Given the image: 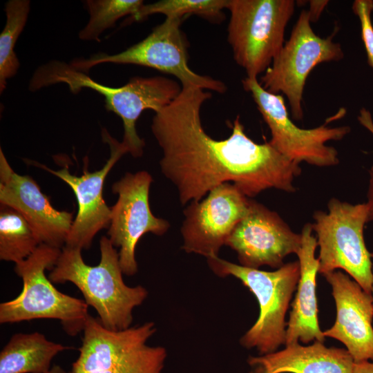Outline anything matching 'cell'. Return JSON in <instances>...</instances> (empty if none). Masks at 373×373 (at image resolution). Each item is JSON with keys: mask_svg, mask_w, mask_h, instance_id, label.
Segmentation results:
<instances>
[{"mask_svg": "<svg viewBox=\"0 0 373 373\" xmlns=\"http://www.w3.org/2000/svg\"><path fill=\"white\" fill-rule=\"evenodd\" d=\"M210 91L182 87L177 97L155 113L151 131L162 151L160 166L176 187L182 205L200 201L211 190L232 182L247 198L268 189L295 192L300 164L269 142L258 144L245 132L238 116L231 134L217 140L203 128L200 111Z\"/></svg>", "mask_w": 373, "mask_h": 373, "instance_id": "6da1fadb", "label": "cell"}, {"mask_svg": "<svg viewBox=\"0 0 373 373\" xmlns=\"http://www.w3.org/2000/svg\"><path fill=\"white\" fill-rule=\"evenodd\" d=\"M99 249V264L90 266L84 261L82 249L64 246L48 277L52 283L74 284L104 327L123 330L131 327L134 308L143 303L149 293L142 285L125 284L118 251L108 237L101 238Z\"/></svg>", "mask_w": 373, "mask_h": 373, "instance_id": "7a4b0ae2", "label": "cell"}, {"mask_svg": "<svg viewBox=\"0 0 373 373\" xmlns=\"http://www.w3.org/2000/svg\"><path fill=\"white\" fill-rule=\"evenodd\" d=\"M58 83H64L77 93L90 88L105 98L106 108L122 120V145L134 157H140L144 141L136 130V122L146 109L157 113L170 104L180 94L182 87L173 79L162 76L135 77L121 87L108 86L93 80L86 73L73 68L70 64L52 61L38 68L29 84L31 91Z\"/></svg>", "mask_w": 373, "mask_h": 373, "instance_id": "3957f363", "label": "cell"}, {"mask_svg": "<svg viewBox=\"0 0 373 373\" xmlns=\"http://www.w3.org/2000/svg\"><path fill=\"white\" fill-rule=\"evenodd\" d=\"M61 251L41 244L26 259L15 264L14 269L21 278L23 287L17 297L0 304L1 324L55 319L70 336L83 332L90 315L88 305L84 300L59 291L45 274L53 268Z\"/></svg>", "mask_w": 373, "mask_h": 373, "instance_id": "277c9868", "label": "cell"}, {"mask_svg": "<svg viewBox=\"0 0 373 373\" xmlns=\"http://www.w3.org/2000/svg\"><path fill=\"white\" fill-rule=\"evenodd\" d=\"M211 269L218 276L239 279L256 298L258 318L240 340L247 348H256L260 355L274 352L285 344V314L300 278L298 260L284 264L275 271L246 267L219 256L207 259Z\"/></svg>", "mask_w": 373, "mask_h": 373, "instance_id": "5b68a950", "label": "cell"}, {"mask_svg": "<svg viewBox=\"0 0 373 373\" xmlns=\"http://www.w3.org/2000/svg\"><path fill=\"white\" fill-rule=\"evenodd\" d=\"M156 330L149 321L112 331L89 315L79 356L68 373H162L166 349L147 343Z\"/></svg>", "mask_w": 373, "mask_h": 373, "instance_id": "8992f818", "label": "cell"}, {"mask_svg": "<svg viewBox=\"0 0 373 373\" xmlns=\"http://www.w3.org/2000/svg\"><path fill=\"white\" fill-rule=\"evenodd\" d=\"M294 8L293 0H228L227 39L247 77L258 79L271 65Z\"/></svg>", "mask_w": 373, "mask_h": 373, "instance_id": "52a82bcc", "label": "cell"}, {"mask_svg": "<svg viewBox=\"0 0 373 373\" xmlns=\"http://www.w3.org/2000/svg\"><path fill=\"white\" fill-rule=\"evenodd\" d=\"M327 209V212L315 211L312 224L320 247L318 272L324 275L343 269L365 291L371 294L372 254L363 238L368 219L367 204H352L333 198L328 202Z\"/></svg>", "mask_w": 373, "mask_h": 373, "instance_id": "ba28073f", "label": "cell"}, {"mask_svg": "<svg viewBox=\"0 0 373 373\" xmlns=\"http://www.w3.org/2000/svg\"><path fill=\"white\" fill-rule=\"evenodd\" d=\"M182 19L166 18L146 38L121 52L98 53L88 59H75L70 65L85 73L92 67L105 63L139 65L175 76L182 87L225 93L227 86L224 82L199 75L189 68L187 40L180 29Z\"/></svg>", "mask_w": 373, "mask_h": 373, "instance_id": "9c48e42d", "label": "cell"}, {"mask_svg": "<svg viewBox=\"0 0 373 373\" xmlns=\"http://www.w3.org/2000/svg\"><path fill=\"white\" fill-rule=\"evenodd\" d=\"M310 22L309 12L302 10L289 39L259 82L271 93H283L294 119L298 120L303 117V95L310 72L321 63L343 58L342 48L333 41V35L320 37L314 32Z\"/></svg>", "mask_w": 373, "mask_h": 373, "instance_id": "30bf717a", "label": "cell"}, {"mask_svg": "<svg viewBox=\"0 0 373 373\" xmlns=\"http://www.w3.org/2000/svg\"><path fill=\"white\" fill-rule=\"evenodd\" d=\"M244 89L251 93L257 108L269 128V143L278 152L300 163L317 166H332L338 164L337 150L325 143L341 140L350 131L348 126L328 127L325 124L310 129L299 128L289 118L283 97L265 90L258 79L245 77Z\"/></svg>", "mask_w": 373, "mask_h": 373, "instance_id": "8fae6325", "label": "cell"}, {"mask_svg": "<svg viewBox=\"0 0 373 373\" xmlns=\"http://www.w3.org/2000/svg\"><path fill=\"white\" fill-rule=\"evenodd\" d=\"M153 178L146 171L126 173L112 186L118 195L111 209V224L107 234L111 243L119 248V261L124 274L137 272L135 248L146 233L162 236L170 227L169 222L155 217L149 206V189Z\"/></svg>", "mask_w": 373, "mask_h": 373, "instance_id": "7c38bea8", "label": "cell"}, {"mask_svg": "<svg viewBox=\"0 0 373 373\" xmlns=\"http://www.w3.org/2000/svg\"><path fill=\"white\" fill-rule=\"evenodd\" d=\"M208 193L202 201L191 202L184 209L180 229L182 249L207 259L218 256L228 236L247 213L250 199L229 182Z\"/></svg>", "mask_w": 373, "mask_h": 373, "instance_id": "4fadbf2b", "label": "cell"}, {"mask_svg": "<svg viewBox=\"0 0 373 373\" xmlns=\"http://www.w3.org/2000/svg\"><path fill=\"white\" fill-rule=\"evenodd\" d=\"M225 245L237 253L242 266L278 269L287 256L299 252L302 236L294 232L276 212L249 199L247 213L236 225Z\"/></svg>", "mask_w": 373, "mask_h": 373, "instance_id": "5bb4252c", "label": "cell"}, {"mask_svg": "<svg viewBox=\"0 0 373 373\" xmlns=\"http://www.w3.org/2000/svg\"><path fill=\"white\" fill-rule=\"evenodd\" d=\"M102 138L108 144L111 156L104 166L98 171L89 172L84 169L80 176L71 174L67 167L52 170L46 166L35 163L65 182L73 191L78 204V211L73 220L65 246L80 249H89L95 236L102 229L109 227L111 209L103 198V188L106 177L126 149L122 142L113 138L106 131H102Z\"/></svg>", "mask_w": 373, "mask_h": 373, "instance_id": "9a60e30c", "label": "cell"}, {"mask_svg": "<svg viewBox=\"0 0 373 373\" xmlns=\"http://www.w3.org/2000/svg\"><path fill=\"white\" fill-rule=\"evenodd\" d=\"M0 204L21 213L34 229L40 245L62 249L73 222L72 212L51 204L29 175L17 173L0 149Z\"/></svg>", "mask_w": 373, "mask_h": 373, "instance_id": "2e32d148", "label": "cell"}, {"mask_svg": "<svg viewBox=\"0 0 373 373\" xmlns=\"http://www.w3.org/2000/svg\"><path fill=\"white\" fill-rule=\"evenodd\" d=\"M323 276L332 287L336 309L335 323L323 335L343 343L354 362L373 361L372 294L340 271Z\"/></svg>", "mask_w": 373, "mask_h": 373, "instance_id": "e0dca14e", "label": "cell"}, {"mask_svg": "<svg viewBox=\"0 0 373 373\" xmlns=\"http://www.w3.org/2000/svg\"><path fill=\"white\" fill-rule=\"evenodd\" d=\"M312 224L307 223L300 233L302 245L297 254L300 263V278L287 323L285 345L297 343L299 341L303 343L313 341H325L318 318L316 287L319 260L315 258L318 242L316 237L312 235Z\"/></svg>", "mask_w": 373, "mask_h": 373, "instance_id": "ac0fdd59", "label": "cell"}, {"mask_svg": "<svg viewBox=\"0 0 373 373\" xmlns=\"http://www.w3.org/2000/svg\"><path fill=\"white\" fill-rule=\"evenodd\" d=\"M258 356H249L247 373H352L354 361L346 349L327 347L314 341L298 343Z\"/></svg>", "mask_w": 373, "mask_h": 373, "instance_id": "d6986e66", "label": "cell"}, {"mask_svg": "<svg viewBox=\"0 0 373 373\" xmlns=\"http://www.w3.org/2000/svg\"><path fill=\"white\" fill-rule=\"evenodd\" d=\"M68 349L38 332L15 334L0 352V373H48L52 359Z\"/></svg>", "mask_w": 373, "mask_h": 373, "instance_id": "ffe728a7", "label": "cell"}, {"mask_svg": "<svg viewBox=\"0 0 373 373\" xmlns=\"http://www.w3.org/2000/svg\"><path fill=\"white\" fill-rule=\"evenodd\" d=\"M40 245L28 220L11 207L0 205V259L15 264L26 259Z\"/></svg>", "mask_w": 373, "mask_h": 373, "instance_id": "44dd1931", "label": "cell"}, {"mask_svg": "<svg viewBox=\"0 0 373 373\" xmlns=\"http://www.w3.org/2000/svg\"><path fill=\"white\" fill-rule=\"evenodd\" d=\"M30 10L29 0H10L6 3V22L0 35L1 93L6 88L7 80L15 76L19 68L15 46L26 26Z\"/></svg>", "mask_w": 373, "mask_h": 373, "instance_id": "7402d4cb", "label": "cell"}, {"mask_svg": "<svg viewBox=\"0 0 373 373\" xmlns=\"http://www.w3.org/2000/svg\"><path fill=\"white\" fill-rule=\"evenodd\" d=\"M89 13V20L79 32V38L84 41H99L101 34L113 27L120 18L135 16L144 4L141 0H86L84 1Z\"/></svg>", "mask_w": 373, "mask_h": 373, "instance_id": "603a6c76", "label": "cell"}, {"mask_svg": "<svg viewBox=\"0 0 373 373\" xmlns=\"http://www.w3.org/2000/svg\"><path fill=\"white\" fill-rule=\"evenodd\" d=\"M227 3L228 0H161L144 3L131 20L140 21L153 14H162L166 18L180 19L188 15H195L218 23L223 19L222 10L227 8Z\"/></svg>", "mask_w": 373, "mask_h": 373, "instance_id": "cb8c5ba5", "label": "cell"}, {"mask_svg": "<svg viewBox=\"0 0 373 373\" xmlns=\"http://www.w3.org/2000/svg\"><path fill=\"white\" fill-rule=\"evenodd\" d=\"M352 10L360 19L361 37L367 55L369 65L373 68V26L371 14L373 10L372 0H356Z\"/></svg>", "mask_w": 373, "mask_h": 373, "instance_id": "d4e9b609", "label": "cell"}, {"mask_svg": "<svg viewBox=\"0 0 373 373\" xmlns=\"http://www.w3.org/2000/svg\"><path fill=\"white\" fill-rule=\"evenodd\" d=\"M310 9L308 11L310 15L311 21L317 20L327 4V1H310Z\"/></svg>", "mask_w": 373, "mask_h": 373, "instance_id": "484cf974", "label": "cell"}, {"mask_svg": "<svg viewBox=\"0 0 373 373\" xmlns=\"http://www.w3.org/2000/svg\"><path fill=\"white\" fill-rule=\"evenodd\" d=\"M359 122L373 134V122L370 113L365 108H362L358 117ZM371 171H373V166Z\"/></svg>", "mask_w": 373, "mask_h": 373, "instance_id": "4316f807", "label": "cell"}, {"mask_svg": "<svg viewBox=\"0 0 373 373\" xmlns=\"http://www.w3.org/2000/svg\"><path fill=\"white\" fill-rule=\"evenodd\" d=\"M352 373H373V362L369 361L354 362Z\"/></svg>", "mask_w": 373, "mask_h": 373, "instance_id": "83f0119b", "label": "cell"}, {"mask_svg": "<svg viewBox=\"0 0 373 373\" xmlns=\"http://www.w3.org/2000/svg\"><path fill=\"white\" fill-rule=\"evenodd\" d=\"M370 178L367 194L368 219L367 222L373 220V171H370Z\"/></svg>", "mask_w": 373, "mask_h": 373, "instance_id": "f1b7e54d", "label": "cell"}, {"mask_svg": "<svg viewBox=\"0 0 373 373\" xmlns=\"http://www.w3.org/2000/svg\"><path fill=\"white\" fill-rule=\"evenodd\" d=\"M48 373H68L58 365H54Z\"/></svg>", "mask_w": 373, "mask_h": 373, "instance_id": "f546056e", "label": "cell"}, {"mask_svg": "<svg viewBox=\"0 0 373 373\" xmlns=\"http://www.w3.org/2000/svg\"><path fill=\"white\" fill-rule=\"evenodd\" d=\"M372 258H373V255H372ZM372 274H373V267H372ZM372 300H373V283H372Z\"/></svg>", "mask_w": 373, "mask_h": 373, "instance_id": "4dcf8cb0", "label": "cell"}]
</instances>
